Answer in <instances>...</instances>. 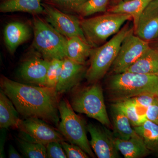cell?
Instances as JSON below:
<instances>
[{
	"mask_svg": "<svg viewBox=\"0 0 158 158\" xmlns=\"http://www.w3.org/2000/svg\"><path fill=\"white\" fill-rule=\"evenodd\" d=\"M1 88L22 116L59 125L60 101L56 89L26 85L4 76L1 79Z\"/></svg>",
	"mask_w": 158,
	"mask_h": 158,
	"instance_id": "obj_1",
	"label": "cell"
},
{
	"mask_svg": "<svg viewBox=\"0 0 158 158\" xmlns=\"http://www.w3.org/2000/svg\"><path fill=\"white\" fill-rule=\"evenodd\" d=\"M108 93L115 102L144 94L157 95L158 74L125 71L113 73L108 81Z\"/></svg>",
	"mask_w": 158,
	"mask_h": 158,
	"instance_id": "obj_2",
	"label": "cell"
},
{
	"mask_svg": "<svg viewBox=\"0 0 158 158\" xmlns=\"http://www.w3.org/2000/svg\"><path fill=\"white\" fill-rule=\"evenodd\" d=\"M133 31L134 25L127 23L110 40L92 49L85 77L89 83H97L106 75L116 59L123 40Z\"/></svg>",
	"mask_w": 158,
	"mask_h": 158,
	"instance_id": "obj_3",
	"label": "cell"
},
{
	"mask_svg": "<svg viewBox=\"0 0 158 158\" xmlns=\"http://www.w3.org/2000/svg\"><path fill=\"white\" fill-rule=\"evenodd\" d=\"M127 14L108 12L81 20L82 31L92 47H97L107 41L121 30L127 22L132 19Z\"/></svg>",
	"mask_w": 158,
	"mask_h": 158,
	"instance_id": "obj_4",
	"label": "cell"
},
{
	"mask_svg": "<svg viewBox=\"0 0 158 158\" xmlns=\"http://www.w3.org/2000/svg\"><path fill=\"white\" fill-rule=\"evenodd\" d=\"M33 28L34 48L44 59L63 60L66 57L67 38L46 20L35 15Z\"/></svg>",
	"mask_w": 158,
	"mask_h": 158,
	"instance_id": "obj_5",
	"label": "cell"
},
{
	"mask_svg": "<svg viewBox=\"0 0 158 158\" xmlns=\"http://www.w3.org/2000/svg\"><path fill=\"white\" fill-rule=\"evenodd\" d=\"M70 104L77 113L85 114L103 125L111 127L103 89L99 84L94 83L91 86L77 90L71 97Z\"/></svg>",
	"mask_w": 158,
	"mask_h": 158,
	"instance_id": "obj_6",
	"label": "cell"
},
{
	"mask_svg": "<svg viewBox=\"0 0 158 158\" xmlns=\"http://www.w3.org/2000/svg\"><path fill=\"white\" fill-rule=\"evenodd\" d=\"M59 110L61 121L58 128L59 131L70 143L81 147L89 156L95 158L87 137L84 120L77 115L66 100L59 102Z\"/></svg>",
	"mask_w": 158,
	"mask_h": 158,
	"instance_id": "obj_7",
	"label": "cell"
},
{
	"mask_svg": "<svg viewBox=\"0 0 158 158\" xmlns=\"http://www.w3.org/2000/svg\"><path fill=\"white\" fill-rule=\"evenodd\" d=\"M150 47L146 42L134 34L130 33L123 40L116 59L112 66L113 73L125 71Z\"/></svg>",
	"mask_w": 158,
	"mask_h": 158,
	"instance_id": "obj_8",
	"label": "cell"
},
{
	"mask_svg": "<svg viewBox=\"0 0 158 158\" xmlns=\"http://www.w3.org/2000/svg\"><path fill=\"white\" fill-rule=\"evenodd\" d=\"M46 20L67 39L74 37L87 41L81 26V20L74 15L44 2L41 3Z\"/></svg>",
	"mask_w": 158,
	"mask_h": 158,
	"instance_id": "obj_9",
	"label": "cell"
},
{
	"mask_svg": "<svg viewBox=\"0 0 158 158\" xmlns=\"http://www.w3.org/2000/svg\"><path fill=\"white\" fill-rule=\"evenodd\" d=\"M87 130L90 134L91 148L98 158H119L113 133L104 125L89 123Z\"/></svg>",
	"mask_w": 158,
	"mask_h": 158,
	"instance_id": "obj_10",
	"label": "cell"
},
{
	"mask_svg": "<svg viewBox=\"0 0 158 158\" xmlns=\"http://www.w3.org/2000/svg\"><path fill=\"white\" fill-rule=\"evenodd\" d=\"M18 128L31 136L37 143L45 145L52 142L61 143L66 140L59 130L38 118L30 117L21 119Z\"/></svg>",
	"mask_w": 158,
	"mask_h": 158,
	"instance_id": "obj_11",
	"label": "cell"
},
{
	"mask_svg": "<svg viewBox=\"0 0 158 158\" xmlns=\"http://www.w3.org/2000/svg\"><path fill=\"white\" fill-rule=\"evenodd\" d=\"M134 34L150 43L158 38V0H152L141 13Z\"/></svg>",
	"mask_w": 158,
	"mask_h": 158,
	"instance_id": "obj_12",
	"label": "cell"
},
{
	"mask_svg": "<svg viewBox=\"0 0 158 158\" xmlns=\"http://www.w3.org/2000/svg\"><path fill=\"white\" fill-rule=\"evenodd\" d=\"M62 73L56 88L59 94H64L76 88L85 77V65L80 64L68 57L63 59Z\"/></svg>",
	"mask_w": 158,
	"mask_h": 158,
	"instance_id": "obj_13",
	"label": "cell"
},
{
	"mask_svg": "<svg viewBox=\"0 0 158 158\" xmlns=\"http://www.w3.org/2000/svg\"><path fill=\"white\" fill-rule=\"evenodd\" d=\"M51 60L33 57L27 59L20 67L19 75L30 84L44 86Z\"/></svg>",
	"mask_w": 158,
	"mask_h": 158,
	"instance_id": "obj_14",
	"label": "cell"
},
{
	"mask_svg": "<svg viewBox=\"0 0 158 158\" xmlns=\"http://www.w3.org/2000/svg\"><path fill=\"white\" fill-rule=\"evenodd\" d=\"M31 31L28 26L19 21L6 25L4 31V40L8 50L13 54L18 47L30 38Z\"/></svg>",
	"mask_w": 158,
	"mask_h": 158,
	"instance_id": "obj_15",
	"label": "cell"
},
{
	"mask_svg": "<svg viewBox=\"0 0 158 158\" xmlns=\"http://www.w3.org/2000/svg\"><path fill=\"white\" fill-rule=\"evenodd\" d=\"M113 134L115 138L128 140L137 135L129 119L115 103L111 105Z\"/></svg>",
	"mask_w": 158,
	"mask_h": 158,
	"instance_id": "obj_16",
	"label": "cell"
},
{
	"mask_svg": "<svg viewBox=\"0 0 158 158\" xmlns=\"http://www.w3.org/2000/svg\"><path fill=\"white\" fill-rule=\"evenodd\" d=\"M115 144L118 151L125 158H143L151 152L137 134L128 140L115 138Z\"/></svg>",
	"mask_w": 158,
	"mask_h": 158,
	"instance_id": "obj_17",
	"label": "cell"
},
{
	"mask_svg": "<svg viewBox=\"0 0 158 158\" xmlns=\"http://www.w3.org/2000/svg\"><path fill=\"white\" fill-rule=\"evenodd\" d=\"M42 0H1L0 11L2 13L23 12L37 15L44 14Z\"/></svg>",
	"mask_w": 158,
	"mask_h": 158,
	"instance_id": "obj_18",
	"label": "cell"
},
{
	"mask_svg": "<svg viewBox=\"0 0 158 158\" xmlns=\"http://www.w3.org/2000/svg\"><path fill=\"white\" fill-rule=\"evenodd\" d=\"M19 113L6 94L0 90V127L18 128L21 119Z\"/></svg>",
	"mask_w": 158,
	"mask_h": 158,
	"instance_id": "obj_19",
	"label": "cell"
},
{
	"mask_svg": "<svg viewBox=\"0 0 158 158\" xmlns=\"http://www.w3.org/2000/svg\"><path fill=\"white\" fill-rule=\"evenodd\" d=\"M125 71L144 74H158V51L150 47Z\"/></svg>",
	"mask_w": 158,
	"mask_h": 158,
	"instance_id": "obj_20",
	"label": "cell"
},
{
	"mask_svg": "<svg viewBox=\"0 0 158 158\" xmlns=\"http://www.w3.org/2000/svg\"><path fill=\"white\" fill-rule=\"evenodd\" d=\"M152 0H122L108 10V12L131 15L135 27L140 15Z\"/></svg>",
	"mask_w": 158,
	"mask_h": 158,
	"instance_id": "obj_21",
	"label": "cell"
},
{
	"mask_svg": "<svg viewBox=\"0 0 158 158\" xmlns=\"http://www.w3.org/2000/svg\"><path fill=\"white\" fill-rule=\"evenodd\" d=\"M92 47L87 41L77 37L67 39L66 57L80 64L85 65L90 57Z\"/></svg>",
	"mask_w": 158,
	"mask_h": 158,
	"instance_id": "obj_22",
	"label": "cell"
},
{
	"mask_svg": "<svg viewBox=\"0 0 158 158\" xmlns=\"http://www.w3.org/2000/svg\"><path fill=\"white\" fill-rule=\"evenodd\" d=\"M133 127L148 149L158 153V125L146 119L142 124Z\"/></svg>",
	"mask_w": 158,
	"mask_h": 158,
	"instance_id": "obj_23",
	"label": "cell"
},
{
	"mask_svg": "<svg viewBox=\"0 0 158 158\" xmlns=\"http://www.w3.org/2000/svg\"><path fill=\"white\" fill-rule=\"evenodd\" d=\"M114 103L121 109L125 115L129 119L133 127L142 124L147 119L145 114L142 113L139 111L140 108L138 107L128 99L115 102Z\"/></svg>",
	"mask_w": 158,
	"mask_h": 158,
	"instance_id": "obj_24",
	"label": "cell"
},
{
	"mask_svg": "<svg viewBox=\"0 0 158 158\" xmlns=\"http://www.w3.org/2000/svg\"><path fill=\"white\" fill-rule=\"evenodd\" d=\"M18 144L22 152L25 157L28 158H46L48 157L46 145L30 142L21 138L17 139Z\"/></svg>",
	"mask_w": 158,
	"mask_h": 158,
	"instance_id": "obj_25",
	"label": "cell"
},
{
	"mask_svg": "<svg viewBox=\"0 0 158 158\" xmlns=\"http://www.w3.org/2000/svg\"><path fill=\"white\" fill-rule=\"evenodd\" d=\"M110 0H87L77 12L83 17L106 11Z\"/></svg>",
	"mask_w": 158,
	"mask_h": 158,
	"instance_id": "obj_26",
	"label": "cell"
},
{
	"mask_svg": "<svg viewBox=\"0 0 158 158\" xmlns=\"http://www.w3.org/2000/svg\"><path fill=\"white\" fill-rule=\"evenodd\" d=\"M63 62V60L61 59H53L51 60L44 87L56 89L62 73Z\"/></svg>",
	"mask_w": 158,
	"mask_h": 158,
	"instance_id": "obj_27",
	"label": "cell"
},
{
	"mask_svg": "<svg viewBox=\"0 0 158 158\" xmlns=\"http://www.w3.org/2000/svg\"><path fill=\"white\" fill-rule=\"evenodd\" d=\"M47 3L66 13H76L87 0H44Z\"/></svg>",
	"mask_w": 158,
	"mask_h": 158,
	"instance_id": "obj_28",
	"label": "cell"
},
{
	"mask_svg": "<svg viewBox=\"0 0 158 158\" xmlns=\"http://www.w3.org/2000/svg\"><path fill=\"white\" fill-rule=\"evenodd\" d=\"M128 99L138 107L146 110L150 106L158 102L157 95L151 94H141Z\"/></svg>",
	"mask_w": 158,
	"mask_h": 158,
	"instance_id": "obj_29",
	"label": "cell"
},
{
	"mask_svg": "<svg viewBox=\"0 0 158 158\" xmlns=\"http://www.w3.org/2000/svg\"><path fill=\"white\" fill-rule=\"evenodd\" d=\"M68 158H88L89 156L81 147L73 144H69L65 141L61 142Z\"/></svg>",
	"mask_w": 158,
	"mask_h": 158,
	"instance_id": "obj_30",
	"label": "cell"
},
{
	"mask_svg": "<svg viewBox=\"0 0 158 158\" xmlns=\"http://www.w3.org/2000/svg\"><path fill=\"white\" fill-rule=\"evenodd\" d=\"M48 158H66L67 156L61 143L52 142L46 145Z\"/></svg>",
	"mask_w": 158,
	"mask_h": 158,
	"instance_id": "obj_31",
	"label": "cell"
},
{
	"mask_svg": "<svg viewBox=\"0 0 158 158\" xmlns=\"http://www.w3.org/2000/svg\"><path fill=\"white\" fill-rule=\"evenodd\" d=\"M145 116L147 119L158 125V102L147 108Z\"/></svg>",
	"mask_w": 158,
	"mask_h": 158,
	"instance_id": "obj_32",
	"label": "cell"
},
{
	"mask_svg": "<svg viewBox=\"0 0 158 158\" xmlns=\"http://www.w3.org/2000/svg\"><path fill=\"white\" fill-rule=\"evenodd\" d=\"M1 148H0V157L5 158V154H4V144L6 141V128H1Z\"/></svg>",
	"mask_w": 158,
	"mask_h": 158,
	"instance_id": "obj_33",
	"label": "cell"
},
{
	"mask_svg": "<svg viewBox=\"0 0 158 158\" xmlns=\"http://www.w3.org/2000/svg\"><path fill=\"white\" fill-rule=\"evenodd\" d=\"M8 156L10 158H23L15 148L11 145H9V150H8Z\"/></svg>",
	"mask_w": 158,
	"mask_h": 158,
	"instance_id": "obj_34",
	"label": "cell"
},
{
	"mask_svg": "<svg viewBox=\"0 0 158 158\" xmlns=\"http://www.w3.org/2000/svg\"><path fill=\"white\" fill-rule=\"evenodd\" d=\"M150 47L158 51V38L149 43Z\"/></svg>",
	"mask_w": 158,
	"mask_h": 158,
	"instance_id": "obj_35",
	"label": "cell"
},
{
	"mask_svg": "<svg viewBox=\"0 0 158 158\" xmlns=\"http://www.w3.org/2000/svg\"><path fill=\"white\" fill-rule=\"evenodd\" d=\"M157 97H158V94H157Z\"/></svg>",
	"mask_w": 158,
	"mask_h": 158,
	"instance_id": "obj_36",
	"label": "cell"
},
{
	"mask_svg": "<svg viewBox=\"0 0 158 158\" xmlns=\"http://www.w3.org/2000/svg\"><path fill=\"white\" fill-rule=\"evenodd\" d=\"M121 1H122V0H121Z\"/></svg>",
	"mask_w": 158,
	"mask_h": 158,
	"instance_id": "obj_37",
	"label": "cell"
}]
</instances>
